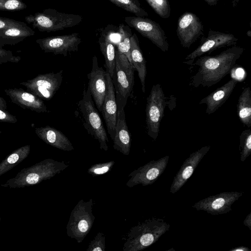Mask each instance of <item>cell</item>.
<instances>
[{
  "mask_svg": "<svg viewBox=\"0 0 251 251\" xmlns=\"http://www.w3.org/2000/svg\"><path fill=\"white\" fill-rule=\"evenodd\" d=\"M243 193L237 191L222 192L198 201L192 207L213 215L226 214L232 211L231 205Z\"/></svg>",
  "mask_w": 251,
  "mask_h": 251,
  "instance_id": "obj_13",
  "label": "cell"
},
{
  "mask_svg": "<svg viewBox=\"0 0 251 251\" xmlns=\"http://www.w3.org/2000/svg\"><path fill=\"white\" fill-rule=\"evenodd\" d=\"M205 1L208 5L210 6L216 5L219 0H202Z\"/></svg>",
  "mask_w": 251,
  "mask_h": 251,
  "instance_id": "obj_41",
  "label": "cell"
},
{
  "mask_svg": "<svg viewBox=\"0 0 251 251\" xmlns=\"http://www.w3.org/2000/svg\"><path fill=\"white\" fill-rule=\"evenodd\" d=\"M112 140L115 150L124 155H129L131 138L126 121L124 108L117 110L115 134Z\"/></svg>",
  "mask_w": 251,
  "mask_h": 251,
  "instance_id": "obj_20",
  "label": "cell"
},
{
  "mask_svg": "<svg viewBox=\"0 0 251 251\" xmlns=\"http://www.w3.org/2000/svg\"><path fill=\"white\" fill-rule=\"evenodd\" d=\"M68 166L69 165L63 161L46 159L29 167L23 168L15 177L0 186L9 188H21L35 185L53 177Z\"/></svg>",
  "mask_w": 251,
  "mask_h": 251,
  "instance_id": "obj_3",
  "label": "cell"
},
{
  "mask_svg": "<svg viewBox=\"0 0 251 251\" xmlns=\"http://www.w3.org/2000/svg\"><path fill=\"white\" fill-rule=\"evenodd\" d=\"M99 42L100 51L105 59L106 71L109 74L112 79L114 77L115 68L116 50L115 45L108 36L101 37Z\"/></svg>",
  "mask_w": 251,
  "mask_h": 251,
  "instance_id": "obj_25",
  "label": "cell"
},
{
  "mask_svg": "<svg viewBox=\"0 0 251 251\" xmlns=\"http://www.w3.org/2000/svg\"><path fill=\"white\" fill-rule=\"evenodd\" d=\"M0 122L15 124L17 122V119L5 109L0 108Z\"/></svg>",
  "mask_w": 251,
  "mask_h": 251,
  "instance_id": "obj_36",
  "label": "cell"
},
{
  "mask_svg": "<svg viewBox=\"0 0 251 251\" xmlns=\"http://www.w3.org/2000/svg\"><path fill=\"white\" fill-rule=\"evenodd\" d=\"M26 8V4L22 0H0V11H17Z\"/></svg>",
  "mask_w": 251,
  "mask_h": 251,
  "instance_id": "obj_32",
  "label": "cell"
},
{
  "mask_svg": "<svg viewBox=\"0 0 251 251\" xmlns=\"http://www.w3.org/2000/svg\"><path fill=\"white\" fill-rule=\"evenodd\" d=\"M240 159L244 162L251 154V131L248 129L243 130L239 136Z\"/></svg>",
  "mask_w": 251,
  "mask_h": 251,
  "instance_id": "obj_30",
  "label": "cell"
},
{
  "mask_svg": "<svg viewBox=\"0 0 251 251\" xmlns=\"http://www.w3.org/2000/svg\"><path fill=\"white\" fill-rule=\"evenodd\" d=\"M131 35L130 32L127 31L123 27H121L120 39L119 43L117 44V50L120 54H125L130 63L132 65L130 51V39Z\"/></svg>",
  "mask_w": 251,
  "mask_h": 251,
  "instance_id": "obj_29",
  "label": "cell"
},
{
  "mask_svg": "<svg viewBox=\"0 0 251 251\" xmlns=\"http://www.w3.org/2000/svg\"><path fill=\"white\" fill-rule=\"evenodd\" d=\"M21 59L20 56H14L11 51L0 48V64L7 62L17 63Z\"/></svg>",
  "mask_w": 251,
  "mask_h": 251,
  "instance_id": "obj_35",
  "label": "cell"
},
{
  "mask_svg": "<svg viewBox=\"0 0 251 251\" xmlns=\"http://www.w3.org/2000/svg\"><path fill=\"white\" fill-rule=\"evenodd\" d=\"M6 94L11 101L24 109H29L37 113L48 112L47 106L43 100L22 88H9L4 89Z\"/></svg>",
  "mask_w": 251,
  "mask_h": 251,
  "instance_id": "obj_19",
  "label": "cell"
},
{
  "mask_svg": "<svg viewBox=\"0 0 251 251\" xmlns=\"http://www.w3.org/2000/svg\"><path fill=\"white\" fill-rule=\"evenodd\" d=\"M237 112L241 122L248 127L251 126V90L245 88L240 95L237 105Z\"/></svg>",
  "mask_w": 251,
  "mask_h": 251,
  "instance_id": "obj_26",
  "label": "cell"
},
{
  "mask_svg": "<svg viewBox=\"0 0 251 251\" xmlns=\"http://www.w3.org/2000/svg\"><path fill=\"white\" fill-rule=\"evenodd\" d=\"M124 21L162 51L168 50L169 45L165 32L158 23L150 19L137 16L126 17Z\"/></svg>",
  "mask_w": 251,
  "mask_h": 251,
  "instance_id": "obj_9",
  "label": "cell"
},
{
  "mask_svg": "<svg viewBox=\"0 0 251 251\" xmlns=\"http://www.w3.org/2000/svg\"><path fill=\"white\" fill-rule=\"evenodd\" d=\"M114 164L115 161L113 160L97 163L90 167L87 172L94 176L103 175L111 170Z\"/></svg>",
  "mask_w": 251,
  "mask_h": 251,
  "instance_id": "obj_33",
  "label": "cell"
},
{
  "mask_svg": "<svg viewBox=\"0 0 251 251\" xmlns=\"http://www.w3.org/2000/svg\"><path fill=\"white\" fill-rule=\"evenodd\" d=\"M88 87L97 109L101 112L107 90L106 71L98 65L96 56L92 59L91 72L87 75Z\"/></svg>",
  "mask_w": 251,
  "mask_h": 251,
  "instance_id": "obj_16",
  "label": "cell"
},
{
  "mask_svg": "<svg viewBox=\"0 0 251 251\" xmlns=\"http://www.w3.org/2000/svg\"><path fill=\"white\" fill-rule=\"evenodd\" d=\"M116 5L135 14L137 17H145L148 13L143 9L138 0H108Z\"/></svg>",
  "mask_w": 251,
  "mask_h": 251,
  "instance_id": "obj_28",
  "label": "cell"
},
{
  "mask_svg": "<svg viewBox=\"0 0 251 251\" xmlns=\"http://www.w3.org/2000/svg\"><path fill=\"white\" fill-rule=\"evenodd\" d=\"M154 12L161 18H168L171 14V8L168 0H146Z\"/></svg>",
  "mask_w": 251,
  "mask_h": 251,
  "instance_id": "obj_31",
  "label": "cell"
},
{
  "mask_svg": "<svg viewBox=\"0 0 251 251\" xmlns=\"http://www.w3.org/2000/svg\"><path fill=\"white\" fill-rule=\"evenodd\" d=\"M1 133V131L0 130V134Z\"/></svg>",
  "mask_w": 251,
  "mask_h": 251,
  "instance_id": "obj_44",
  "label": "cell"
},
{
  "mask_svg": "<svg viewBox=\"0 0 251 251\" xmlns=\"http://www.w3.org/2000/svg\"><path fill=\"white\" fill-rule=\"evenodd\" d=\"M166 104V97L161 85H153L147 99L146 120L148 134L154 140L158 137Z\"/></svg>",
  "mask_w": 251,
  "mask_h": 251,
  "instance_id": "obj_8",
  "label": "cell"
},
{
  "mask_svg": "<svg viewBox=\"0 0 251 251\" xmlns=\"http://www.w3.org/2000/svg\"><path fill=\"white\" fill-rule=\"evenodd\" d=\"M107 90L102 106L101 113L104 118L108 134L113 140L115 134L117 106L112 79L106 71Z\"/></svg>",
  "mask_w": 251,
  "mask_h": 251,
  "instance_id": "obj_18",
  "label": "cell"
},
{
  "mask_svg": "<svg viewBox=\"0 0 251 251\" xmlns=\"http://www.w3.org/2000/svg\"><path fill=\"white\" fill-rule=\"evenodd\" d=\"M37 136L46 144L64 151H71L74 148L69 139L61 131L49 126L35 128Z\"/></svg>",
  "mask_w": 251,
  "mask_h": 251,
  "instance_id": "obj_22",
  "label": "cell"
},
{
  "mask_svg": "<svg viewBox=\"0 0 251 251\" xmlns=\"http://www.w3.org/2000/svg\"><path fill=\"white\" fill-rule=\"evenodd\" d=\"M244 50L243 48L233 46L215 56L199 57L191 64L198 67L191 84L197 88L210 87L218 83L230 73Z\"/></svg>",
  "mask_w": 251,
  "mask_h": 251,
  "instance_id": "obj_1",
  "label": "cell"
},
{
  "mask_svg": "<svg viewBox=\"0 0 251 251\" xmlns=\"http://www.w3.org/2000/svg\"><path fill=\"white\" fill-rule=\"evenodd\" d=\"M210 149V146L202 147L191 153L189 156L184 161L174 178L170 188L171 193H176L186 183Z\"/></svg>",
  "mask_w": 251,
  "mask_h": 251,
  "instance_id": "obj_17",
  "label": "cell"
},
{
  "mask_svg": "<svg viewBox=\"0 0 251 251\" xmlns=\"http://www.w3.org/2000/svg\"><path fill=\"white\" fill-rule=\"evenodd\" d=\"M105 250V235L99 232L90 242L87 251H104Z\"/></svg>",
  "mask_w": 251,
  "mask_h": 251,
  "instance_id": "obj_34",
  "label": "cell"
},
{
  "mask_svg": "<svg viewBox=\"0 0 251 251\" xmlns=\"http://www.w3.org/2000/svg\"><path fill=\"white\" fill-rule=\"evenodd\" d=\"M81 40L76 33L71 34L50 36L38 39L36 42L46 53L55 55L62 54L67 56L68 52L78 50Z\"/></svg>",
  "mask_w": 251,
  "mask_h": 251,
  "instance_id": "obj_15",
  "label": "cell"
},
{
  "mask_svg": "<svg viewBox=\"0 0 251 251\" xmlns=\"http://www.w3.org/2000/svg\"><path fill=\"white\" fill-rule=\"evenodd\" d=\"M238 82L237 79L231 78L201 99L200 103L206 104L205 113L208 115L211 114L219 109L227 100Z\"/></svg>",
  "mask_w": 251,
  "mask_h": 251,
  "instance_id": "obj_21",
  "label": "cell"
},
{
  "mask_svg": "<svg viewBox=\"0 0 251 251\" xmlns=\"http://www.w3.org/2000/svg\"><path fill=\"white\" fill-rule=\"evenodd\" d=\"M1 221V218H0V221Z\"/></svg>",
  "mask_w": 251,
  "mask_h": 251,
  "instance_id": "obj_45",
  "label": "cell"
},
{
  "mask_svg": "<svg viewBox=\"0 0 251 251\" xmlns=\"http://www.w3.org/2000/svg\"><path fill=\"white\" fill-rule=\"evenodd\" d=\"M30 146L26 145L14 150L0 163V176L24 161L29 154Z\"/></svg>",
  "mask_w": 251,
  "mask_h": 251,
  "instance_id": "obj_27",
  "label": "cell"
},
{
  "mask_svg": "<svg viewBox=\"0 0 251 251\" xmlns=\"http://www.w3.org/2000/svg\"><path fill=\"white\" fill-rule=\"evenodd\" d=\"M251 250L248 247L245 246H239L229 250V251H250Z\"/></svg>",
  "mask_w": 251,
  "mask_h": 251,
  "instance_id": "obj_39",
  "label": "cell"
},
{
  "mask_svg": "<svg viewBox=\"0 0 251 251\" xmlns=\"http://www.w3.org/2000/svg\"><path fill=\"white\" fill-rule=\"evenodd\" d=\"M204 26L200 19L194 13L186 12L177 21L176 34L181 46L189 48L201 36H203Z\"/></svg>",
  "mask_w": 251,
  "mask_h": 251,
  "instance_id": "obj_14",
  "label": "cell"
},
{
  "mask_svg": "<svg viewBox=\"0 0 251 251\" xmlns=\"http://www.w3.org/2000/svg\"><path fill=\"white\" fill-rule=\"evenodd\" d=\"M238 38L231 33L209 29L206 37L202 36L200 45L185 58L184 63L191 64L194 60L204 54L210 53L220 48L235 46Z\"/></svg>",
  "mask_w": 251,
  "mask_h": 251,
  "instance_id": "obj_11",
  "label": "cell"
},
{
  "mask_svg": "<svg viewBox=\"0 0 251 251\" xmlns=\"http://www.w3.org/2000/svg\"><path fill=\"white\" fill-rule=\"evenodd\" d=\"M22 22L5 17H0V29L8 26L20 25Z\"/></svg>",
  "mask_w": 251,
  "mask_h": 251,
  "instance_id": "obj_37",
  "label": "cell"
},
{
  "mask_svg": "<svg viewBox=\"0 0 251 251\" xmlns=\"http://www.w3.org/2000/svg\"><path fill=\"white\" fill-rule=\"evenodd\" d=\"M135 69L126 56L116 51L115 68L112 81L114 84L117 110L124 108L134 84Z\"/></svg>",
  "mask_w": 251,
  "mask_h": 251,
  "instance_id": "obj_6",
  "label": "cell"
},
{
  "mask_svg": "<svg viewBox=\"0 0 251 251\" xmlns=\"http://www.w3.org/2000/svg\"><path fill=\"white\" fill-rule=\"evenodd\" d=\"M94 201L80 200L72 210L66 226L68 236L81 243L90 231L95 219Z\"/></svg>",
  "mask_w": 251,
  "mask_h": 251,
  "instance_id": "obj_7",
  "label": "cell"
},
{
  "mask_svg": "<svg viewBox=\"0 0 251 251\" xmlns=\"http://www.w3.org/2000/svg\"><path fill=\"white\" fill-rule=\"evenodd\" d=\"M169 159V156L167 155L134 170L128 175L130 178L126 183V186L131 188L137 185L145 186L153 184L165 171Z\"/></svg>",
  "mask_w": 251,
  "mask_h": 251,
  "instance_id": "obj_12",
  "label": "cell"
},
{
  "mask_svg": "<svg viewBox=\"0 0 251 251\" xmlns=\"http://www.w3.org/2000/svg\"><path fill=\"white\" fill-rule=\"evenodd\" d=\"M247 35L249 36V37H251V31L250 30H249L247 33Z\"/></svg>",
  "mask_w": 251,
  "mask_h": 251,
  "instance_id": "obj_43",
  "label": "cell"
},
{
  "mask_svg": "<svg viewBox=\"0 0 251 251\" xmlns=\"http://www.w3.org/2000/svg\"><path fill=\"white\" fill-rule=\"evenodd\" d=\"M34 34L35 31L24 22L3 28L0 29V46L15 45Z\"/></svg>",
  "mask_w": 251,
  "mask_h": 251,
  "instance_id": "obj_23",
  "label": "cell"
},
{
  "mask_svg": "<svg viewBox=\"0 0 251 251\" xmlns=\"http://www.w3.org/2000/svg\"><path fill=\"white\" fill-rule=\"evenodd\" d=\"M77 113L88 133L98 141L101 150L107 151V135L88 88L83 90L82 98L77 104Z\"/></svg>",
  "mask_w": 251,
  "mask_h": 251,
  "instance_id": "obj_4",
  "label": "cell"
},
{
  "mask_svg": "<svg viewBox=\"0 0 251 251\" xmlns=\"http://www.w3.org/2000/svg\"><path fill=\"white\" fill-rule=\"evenodd\" d=\"M130 51L132 63L137 71L141 85L142 90L145 92V80L147 75L146 61L140 49L138 37L135 33L130 37Z\"/></svg>",
  "mask_w": 251,
  "mask_h": 251,
  "instance_id": "obj_24",
  "label": "cell"
},
{
  "mask_svg": "<svg viewBox=\"0 0 251 251\" xmlns=\"http://www.w3.org/2000/svg\"><path fill=\"white\" fill-rule=\"evenodd\" d=\"M6 108L7 105L5 100L0 96V108L5 110Z\"/></svg>",
  "mask_w": 251,
  "mask_h": 251,
  "instance_id": "obj_40",
  "label": "cell"
},
{
  "mask_svg": "<svg viewBox=\"0 0 251 251\" xmlns=\"http://www.w3.org/2000/svg\"><path fill=\"white\" fill-rule=\"evenodd\" d=\"M0 48H2V47H1L0 46Z\"/></svg>",
  "mask_w": 251,
  "mask_h": 251,
  "instance_id": "obj_46",
  "label": "cell"
},
{
  "mask_svg": "<svg viewBox=\"0 0 251 251\" xmlns=\"http://www.w3.org/2000/svg\"><path fill=\"white\" fill-rule=\"evenodd\" d=\"M25 21L41 32H54L78 25L82 17L48 8L25 17Z\"/></svg>",
  "mask_w": 251,
  "mask_h": 251,
  "instance_id": "obj_5",
  "label": "cell"
},
{
  "mask_svg": "<svg viewBox=\"0 0 251 251\" xmlns=\"http://www.w3.org/2000/svg\"><path fill=\"white\" fill-rule=\"evenodd\" d=\"M63 70L57 73L39 75L32 79L20 83L31 93L41 99H51L60 88L62 79Z\"/></svg>",
  "mask_w": 251,
  "mask_h": 251,
  "instance_id": "obj_10",
  "label": "cell"
},
{
  "mask_svg": "<svg viewBox=\"0 0 251 251\" xmlns=\"http://www.w3.org/2000/svg\"><path fill=\"white\" fill-rule=\"evenodd\" d=\"M243 224L251 230V212H250L246 216L243 221Z\"/></svg>",
  "mask_w": 251,
  "mask_h": 251,
  "instance_id": "obj_38",
  "label": "cell"
},
{
  "mask_svg": "<svg viewBox=\"0 0 251 251\" xmlns=\"http://www.w3.org/2000/svg\"><path fill=\"white\" fill-rule=\"evenodd\" d=\"M240 0H232V5L233 8H236Z\"/></svg>",
  "mask_w": 251,
  "mask_h": 251,
  "instance_id": "obj_42",
  "label": "cell"
},
{
  "mask_svg": "<svg viewBox=\"0 0 251 251\" xmlns=\"http://www.w3.org/2000/svg\"><path fill=\"white\" fill-rule=\"evenodd\" d=\"M162 219L152 217L132 227L124 243V251H140L156 243L170 229Z\"/></svg>",
  "mask_w": 251,
  "mask_h": 251,
  "instance_id": "obj_2",
  "label": "cell"
}]
</instances>
